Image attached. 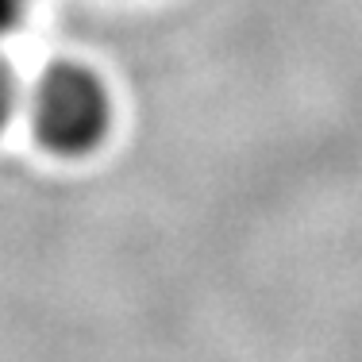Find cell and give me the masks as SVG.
<instances>
[{"label": "cell", "mask_w": 362, "mask_h": 362, "mask_svg": "<svg viewBox=\"0 0 362 362\" xmlns=\"http://www.w3.org/2000/svg\"><path fill=\"white\" fill-rule=\"evenodd\" d=\"M16 108H20V85H16L12 70H8L4 58H0V132H4V124L16 116Z\"/></svg>", "instance_id": "cell-2"}, {"label": "cell", "mask_w": 362, "mask_h": 362, "mask_svg": "<svg viewBox=\"0 0 362 362\" xmlns=\"http://www.w3.org/2000/svg\"><path fill=\"white\" fill-rule=\"evenodd\" d=\"M31 132L47 151L77 158L105 143L112 127V97L93 70L85 66H50L39 74L28 100Z\"/></svg>", "instance_id": "cell-1"}, {"label": "cell", "mask_w": 362, "mask_h": 362, "mask_svg": "<svg viewBox=\"0 0 362 362\" xmlns=\"http://www.w3.org/2000/svg\"><path fill=\"white\" fill-rule=\"evenodd\" d=\"M23 12H28V0H0V39H8L20 28Z\"/></svg>", "instance_id": "cell-3"}]
</instances>
